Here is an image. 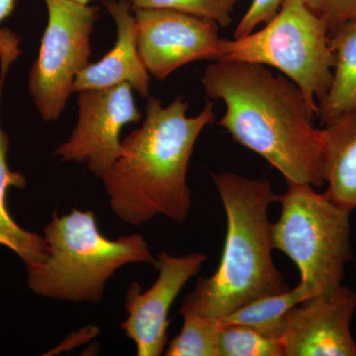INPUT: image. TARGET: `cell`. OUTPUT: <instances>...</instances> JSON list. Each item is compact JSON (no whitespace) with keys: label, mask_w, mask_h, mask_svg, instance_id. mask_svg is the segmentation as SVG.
<instances>
[{"label":"cell","mask_w":356,"mask_h":356,"mask_svg":"<svg viewBox=\"0 0 356 356\" xmlns=\"http://www.w3.org/2000/svg\"><path fill=\"white\" fill-rule=\"evenodd\" d=\"M206 95L221 99L226 112L218 124L233 140L262 156L287 184L321 187V130L297 84L266 65L217 60L204 70Z\"/></svg>","instance_id":"6da1fadb"},{"label":"cell","mask_w":356,"mask_h":356,"mask_svg":"<svg viewBox=\"0 0 356 356\" xmlns=\"http://www.w3.org/2000/svg\"><path fill=\"white\" fill-rule=\"evenodd\" d=\"M147 98L142 126L122 140L120 156L102 180L122 221L139 226L163 215L182 222L192 205L189 161L203 129L215 121L214 102L188 117V102L180 96L166 107L159 98Z\"/></svg>","instance_id":"7a4b0ae2"},{"label":"cell","mask_w":356,"mask_h":356,"mask_svg":"<svg viewBox=\"0 0 356 356\" xmlns=\"http://www.w3.org/2000/svg\"><path fill=\"white\" fill-rule=\"evenodd\" d=\"M227 216V234L216 273L199 278L180 307L181 316L225 317L255 300L290 288L273 259L268 209L280 202L269 180L213 175Z\"/></svg>","instance_id":"3957f363"},{"label":"cell","mask_w":356,"mask_h":356,"mask_svg":"<svg viewBox=\"0 0 356 356\" xmlns=\"http://www.w3.org/2000/svg\"><path fill=\"white\" fill-rule=\"evenodd\" d=\"M49 257L27 266V284L46 298L98 304L107 281L131 264L156 266V259L139 234L110 240L98 229L92 211L74 209L63 216L54 211L44 229Z\"/></svg>","instance_id":"277c9868"},{"label":"cell","mask_w":356,"mask_h":356,"mask_svg":"<svg viewBox=\"0 0 356 356\" xmlns=\"http://www.w3.org/2000/svg\"><path fill=\"white\" fill-rule=\"evenodd\" d=\"M217 60L275 67L301 89L315 114L334 79L331 30L301 0H285L262 29L242 38L220 40Z\"/></svg>","instance_id":"5b68a950"},{"label":"cell","mask_w":356,"mask_h":356,"mask_svg":"<svg viewBox=\"0 0 356 356\" xmlns=\"http://www.w3.org/2000/svg\"><path fill=\"white\" fill-rule=\"evenodd\" d=\"M280 195V219L271 226L274 250L298 267L308 298L341 286L353 259L350 211L339 207L308 184H287Z\"/></svg>","instance_id":"8992f818"},{"label":"cell","mask_w":356,"mask_h":356,"mask_svg":"<svg viewBox=\"0 0 356 356\" xmlns=\"http://www.w3.org/2000/svg\"><path fill=\"white\" fill-rule=\"evenodd\" d=\"M48 9L39 56L30 70L29 88L44 121H57L64 112L77 74L90 63V37L99 7L74 0H44Z\"/></svg>","instance_id":"52a82bcc"},{"label":"cell","mask_w":356,"mask_h":356,"mask_svg":"<svg viewBox=\"0 0 356 356\" xmlns=\"http://www.w3.org/2000/svg\"><path fill=\"white\" fill-rule=\"evenodd\" d=\"M77 105L76 127L54 154L63 163H86L89 172L102 178L120 156L122 129L143 116L129 83L79 91Z\"/></svg>","instance_id":"ba28073f"},{"label":"cell","mask_w":356,"mask_h":356,"mask_svg":"<svg viewBox=\"0 0 356 356\" xmlns=\"http://www.w3.org/2000/svg\"><path fill=\"white\" fill-rule=\"evenodd\" d=\"M140 57L151 76L163 81L196 60H216V21L170 9H133Z\"/></svg>","instance_id":"9c48e42d"},{"label":"cell","mask_w":356,"mask_h":356,"mask_svg":"<svg viewBox=\"0 0 356 356\" xmlns=\"http://www.w3.org/2000/svg\"><path fill=\"white\" fill-rule=\"evenodd\" d=\"M207 259L201 252L175 257L161 252L156 257L158 280L143 291L139 283H131L126 293L128 317L121 327L137 346L139 356H159L165 353L170 325L168 313L186 283L197 275Z\"/></svg>","instance_id":"30bf717a"},{"label":"cell","mask_w":356,"mask_h":356,"mask_svg":"<svg viewBox=\"0 0 356 356\" xmlns=\"http://www.w3.org/2000/svg\"><path fill=\"white\" fill-rule=\"evenodd\" d=\"M355 310L356 292L343 285L293 307L281 337L285 356H356Z\"/></svg>","instance_id":"8fae6325"},{"label":"cell","mask_w":356,"mask_h":356,"mask_svg":"<svg viewBox=\"0 0 356 356\" xmlns=\"http://www.w3.org/2000/svg\"><path fill=\"white\" fill-rule=\"evenodd\" d=\"M116 24V42L95 64H89L74 79L72 92L112 88L129 83L142 97L149 96V74L140 57L137 33L130 0H103Z\"/></svg>","instance_id":"7c38bea8"},{"label":"cell","mask_w":356,"mask_h":356,"mask_svg":"<svg viewBox=\"0 0 356 356\" xmlns=\"http://www.w3.org/2000/svg\"><path fill=\"white\" fill-rule=\"evenodd\" d=\"M20 55L19 46L13 41L0 44V108L2 88L11 64ZM9 138L1 126L0 117V245L13 250L26 266L43 264L49 257L44 236L26 231L17 224L7 208V193L10 188H24L27 180L21 172L10 170L7 161Z\"/></svg>","instance_id":"4fadbf2b"},{"label":"cell","mask_w":356,"mask_h":356,"mask_svg":"<svg viewBox=\"0 0 356 356\" xmlns=\"http://www.w3.org/2000/svg\"><path fill=\"white\" fill-rule=\"evenodd\" d=\"M322 173L327 197L339 207L356 209V108L325 124L321 130Z\"/></svg>","instance_id":"5bb4252c"},{"label":"cell","mask_w":356,"mask_h":356,"mask_svg":"<svg viewBox=\"0 0 356 356\" xmlns=\"http://www.w3.org/2000/svg\"><path fill=\"white\" fill-rule=\"evenodd\" d=\"M331 42L336 56L334 79L318 111L324 124L356 108V18L332 30Z\"/></svg>","instance_id":"9a60e30c"},{"label":"cell","mask_w":356,"mask_h":356,"mask_svg":"<svg viewBox=\"0 0 356 356\" xmlns=\"http://www.w3.org/2000/svg\"><path fill=\"white\" fill-rule=\"evenodd\" d=\"M301 285L264 298L238 309L225 317L217 318L221 327L229 325H245L266 336L281 339L284 332L286 315L290 309L308 300Z\"/></svg>","instance_id":"2e32d148"},{"label":"cell","mask_w":356,"mask_h":356,"mask_svg":"<svg viewBox=\"0 0 356 356\" xmlns=\"http://www.w3.org/2000/svg\"><path fill=\"white\" fill-rule=\"evenodd\" d=\"M218 353L219 356H285L280 339L238 325L221 327Z\"/></svg>","instance_id":"e0dca14e"},{"label":"cell","mask_w":356,"mask_h":356,"mask_svg":"<svg viewBox=\"0 0 356 356\" xmlns=\"http://www.w3.org/2000/svg\"><path fill=\"white\" fill-rule=\"evenodd\" d=\"M181 332L165 350L166 356H219L218 337L221 325L217 320L182 316Z\"/></svg>","instance_id":"ac0fdd59"},{"label":"cell","mask_w":356,"mask_h":356,"mask_svg":"<svg viewBox=\"0 0 356 356\" xmlns=\"http://www.w3.org/2000/svg\"><path fill=\"white\" fill-rule=\"evenodd\" d=\"M238 0H130L132 8L170 9L216 21L221 27L232 24Z\"/></svg>","instance_id":"d6986e66"},{"label":"cell","mask_w":356,"mask_h":356,"mask_svg":"<svg viewBox=\"0 0 356 356\" xmlns=\"http://www.w3.org/2000/svg\"><path fill=\"white\" fill-rule=\"evenodd\" d=\"M318 17L329 25L331 32L346 21L356 18V0H301Z\"/></svg>","instance_id":"ffe728a7"},{"label":"cell","mask_w":356,"mask_h":356,"mask_svg":"<svg viewBox=\"0 0 356 356\" xmlns=\"http://www.w3.org/2000/svg\"><path fill=\"white\" fill-rule=\"evenodd\" d=\"M285 0H252L234 32V39L242 38L254 32L261 23L268 22L278 13Z\"/></svg>","instance_id":"44dd1931"},{"label":"cell","mask_w":356,"mask_h":356,"mask_svg":"<svg viewBox=\"0 0 356 356\" xmlns=\"http://www.w3.org/2000/svg\"><path fill=\"white\" fill-rule=\"evenodd\" d=\"M15 0H0V23L13 13Z\"/></svg>","instance_id":"7402d4cb"},{"label":"cell","mask_w":356,"mask_h":356,"mask_svg":"<svg viewBox=\"0 0 356 356\" xmlns=\"http://www.w3.org/2000/svg\"><path fill=\"white\" fill-rule=\"evenodd\" d=\"M74 1L77 2V3L83 4V6H88L90 0H74Z\"/></svg>","instance_id":"603a6c76"}]
</instances>
